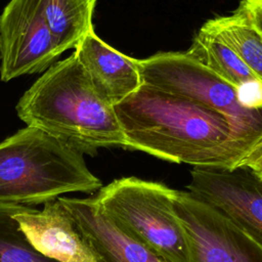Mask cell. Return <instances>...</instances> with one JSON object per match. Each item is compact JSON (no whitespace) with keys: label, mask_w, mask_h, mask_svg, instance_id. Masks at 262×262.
<instances>
[{"label":"cell","mask_w":262,"mask_h":262,"mask_svg":"<svg viewBox=\"0 0 262 262\" xmlns=\"http://www.w3.org/2000/svg\"><path fill=\"white\" fill-rule=\"evenodd\" d=\"M75 54L97 93L115 105L142 85L137 59L116 50L91 29L75 48Z\"/></svg>","instance_id":"obj_11"},{"label":"cell","mask_w":262,"mask_h":262,"mask_svg":"<svg viewBox=\"0 0 262 262\" xmlns=\"http://www.w3.org/2000/svg\"><path fill=\"white\" fill-rule=\"evenodd\" d=\"M15 108L27 126L49 133L83 155L125 146L114 106L94 89L75 52L51 64Z\"/></svg>","instance_id":"obj_2"},{"label":"cell","mask_w":262,"mask_h":262,"mask_svg":"<svg viewBox=\"0 0 262 262\" xmlns=\"http://www.w3.org/2000/svg\"><path fill=\"white\" fill-rule=\"evenodd\" d=\"M175 211L189 237L192 262H262V246L188 190H177Z\"/></svg>","instance_id":"obj_7"},{"label":"cell","mask_w":262,"mask_h":262,"mask_svg":"<svg viewBox=\"0 0 262 262\" xmlns=\"http://www.w3.org/2000/svg\"><path fill=\"white\" fill-rule=\"evenodd\" d=\"M13 218L45 256L59 262H97L58 200L44 204L42 210L25 206Z\"/></svg>","instance_id":"obj_10"},{"label":"cell","mask_w":262,"mask_h":262,"mask_svg":"<svg viewBox=\"0 0 262 262\" xmlns=\"http://www.w3.org/2000/svg\"><path fill=\"white\" fill-rule=\"evenodd\" d=\"M24 207L0 203V262H59L39 252L13 218Z\"/></svg>","instance_id":"obj_15"},{"label":"cell","mask_w":262,"mask_h":262,"mask_svg":"<svg viewBox=\"0 0 262 262\" xmlns=\"http://www.w3.org/2000/svg\"><path fill=\"white\" fill-rule=\"evenodd\" d=\"M142 84L178 94L228 118L254 148L262 144V102H254L185 52H158L137 59Z\"/></svg>","instance_id":"obj_5"},{"label":"cell","mask_w":262,"mask_h":262,"mask_svg":"<svg viewBox=\"0 0 262 262\" xmlns=\"http://www.w3.org/2000/svg\"><path fill=\"white\" fill-rule=\"evenodd\" d=\"M57 200L97 262H167L120 229L96 207L92 196Z\"/></svg>","instance_id":"obj_9"},{"label":"cell","mask_w":262,"mask_h":262,"mask_svg":"<svg viewBox=\"0 0 262 262\" xmlns=\"http://www.w3.org/2000/svg\"><path fill=\"white\" fill-rule=\"evenodd\" d=\"M188 191L262 246V179L247 167H192Z\"/></svg>","instance_id":"obj_8"},{"label":"cell","mask_w":262,"mask_h":262,"mask_svg":"<svg viewBox=\"0 0 262 262\" xmlns=\"http://www.w3.org/2000/svg\"><path fill=\"white\" fill-rule=\"evenodd\" d=\"M0 78L41 73L61 55L49 30L43 0H10L0 15Z\"/></svg>","instance_id":"obj_6"},{"label":"cell","mask_w":262,"mask_h":262,"mask_svg":"<svg viewBox=\"0 0 262 262\" xmlns=\"http://www.w3.org/2000/svg\"><path fill=\"white\" fill-rule=\"evenodd\" d=\"M262 84V34L239 6L229 15L206 21Z\"/></svg>","instance_id":"obj_14"},{"label":"cell","mask_w":262,"mask_h":262,"mask_svg":"<svg viewBox=\"0 0 262 262\" xmlns=\"http://www.w3.org/2000/svg\"><path fill=\"white\" fill-rule=\"evenodd\" d=\"M101 187L82 152L41 129L27 126L0 142V203L44 205Z\"/></svg>","instance_id":"obj_3"},{"label":"cell","mask_w":262,"mask_h":262,"mask_svg":"<svg viewBox=\"0 0 262 262\" xmlns=\"http://www.w3.org/2000/svg\"><path fill=\"white\" fill-rule=\"evenodd\" d=\"M247 167L257 177L262 179V144L257 147L247 159L243 162L239 167Z\"/></svg>","instance_id":"obj_17"},{"label":"cell","mask_w":262,"mask_h":262,"mask_svg":"<svg viewBox=\"0 0 262 262\" xmlns=\"http://www.w3.org/2000/svg\"><path fill=\"white\" fill-rule=\"evenodd\" d=\"M238 6L246 11L252 24L262 34V0H242Z\"/></svg>","instance_id":"obj_16"},{"label":"cell","mask_w":262,"mask_h":262,"mask_svg":"<svg viewBox=\"0 0 262 262\" xmlns=\"http://www.w3.org/2000/svg\"><path fill=\"white\" fill-rule=\"evenodd\" d=\"M97 0H43L45 17L60 51L76 48L93 29L92 16Z\"/></svg>","instance_id":"obj_13"},{"label":"cell","mask_w":262,"mask_h":262,"mask_svg":"<svg viewBox=\"0 0 262 262\" xmlns=\"http://www.w3.org/2000/svg\"><path fill=\"white\" fill-rule=\"evenodd\" d=\"M177 189L134 176L115 179L93 198L120 229L167 262H192L188 233L178 217Z\"/></svg>","instance_id":"obj_4"},{"label":"cell","mask_w":262,"mask_h":262,"mask_svg":"<svg viewBox=\"0 0 262 262\" xmlns=\"http://www.w3.org/2000/svg\"><path fill=\"white\" fill-rule=\"evenodd\" d=\"M0 58H1V53H0Z\"/></svg>","instance_id":"obj_18"},{"label":"cell","mask_w":262,"mask_h":262,"mask_svg":"<svg viewBox=\"0 0 262 262\" xmlns=\"http://www.w3.org/2000/svg\"><path fill=\"white\" fill-rule=\"evenodd\" d=\"M113 106L124 148L172 163L223 169L239 167L254 151L224 115L147 84Z\"/></svg>","instance_id":"obj_1"},{"label":"cell","mask_w":262,"mask_h":262,"mask_svg":"<svg viewBox=\"0 0 262 262\" xmlns=\"http://www.w3.org/2000/svg\"><path fill=\"white\" fill-rule=\"evenodd\" d=\"M186 52L243 92L249 87L262 92L261 82L207 23L201 27Z\"/></svg>","instance_id":"obj_12"}]
</instances>
